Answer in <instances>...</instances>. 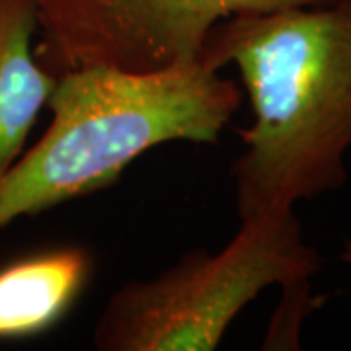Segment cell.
Returning a JSON list of instances; mask_svg holds the SVG:
<instances>
[{"mask_svg":"<svg viewBox=\"0 0 351 351\" xmlns=\"http://www.w3.org/2000/svg\"><path fill=\"white\" fill-rule=\"evenodd\" d=\"M326 0H38V61L59 76L80 66L147 73L199 59L219 22Z\"/></svg>","mask_w":351,"mask_h":351,"instance_id":"4","label":"cell"},{"mask_svg":"<svg viewBox=\"0 0 351 351\" xmlns=\"http://www.w3.org/2000/svg\"><path fill=\"white\" fill-rule=\"evenodd\" d=\"M341 260L351 267V242H348V244H346V250L341 252Z\"/></svg>","mask_w":351,"mask_h":351,"instance_id":"7","label":"cell"},{"mask_svg":"<svg viewBox=\"0 0 351 351\" xmlns=\"http://www.w3.org/2000/svg\"><path fill=\"white\" fill-rule=\"evenodd\" d=\"M92 265L86 248L66 244L0 267V341L53 330L84 293Z\"/></svg>","mask_w":351,"mask_h":351,"instance_id":"5","label":"cell"},{"mask_svg":"<svg viewBox=\"0 0 351 351\" xmlns=\"http://www.w3.org/2000/svg\"><path fill=\"white\" fill-rule=\"evenodd\" d=\"M239 71L252 123L232 164L240 219L338 191L351 151V0L226 18L199 59Z\"/></svg>","mask_w":351,"mask_h":351,"instance_id":"1","label":"cell"},{"mask_svg":"<svg viewBox=\"0 0 351 351\" xmlns=\"http://www.w3.org/2000/svg\"><path fill=\"white\" fill-rule=\"evenodd\" d=\"M322 269L295 209L240 219L221 250H193L149 279L113 291L92 332L98 351H213L265 289L311 297Z\"/></svg>","mask_w":351,"mask_h":351,"instance_id":"3","label":"cell"},{"mask_svg":"<svg viewBox=\"0 0 351 351\" xmlns=\"http://www.w3.org/2000/svg\"><path fill=\"white\" fill-rule=\"evenodd\" d=\"M38 0H0V176L24 152L59 76L38 61Z\"/></svg>","mask_w":351,"mask_h":351,"instance_id":"6","label":"cell"},{"mask_svg":"<svg viewBox=\"0 0 351 351\" xmlns=\"http://www.w3.org/2000/svg\"><path fill=\"white\" fill-rule=\"evenodd\" d=\"M240 101L239 84L199 61L66 71L47 104V129L0 176V228L110 188L156 147L215 145Z\"/></svg>","mask_w":351,"mask_h":351,"instance_id":"2","label":"cell"}]
</instances>
